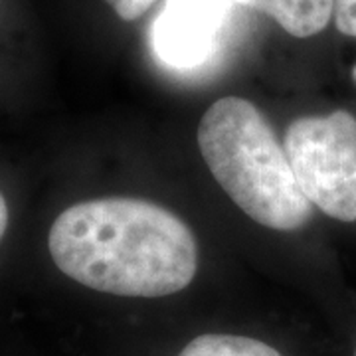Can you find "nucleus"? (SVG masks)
<instances>
[{
    "instance_id": "nucleus-1",
    "label": "nucleus",
    "mask_w": 356,
    "mask_h": 356,
    "mask_svg": "<svg viewBox=\"0 0 356 356\" xmlns=\"http://www.w3.org/2000/svg\"><path fill=\"white\" fill-rule=\"evenodd\" d=\"M65 277L117 297H166L188 287L198 267L192 229L159 204L109 196L67 206L48 232Z\"/></svg>"
},
{
    "instance_id": "nucleus-2",
    "label": "nucleus",
    "mask_w": 356,
    "mask_h": 356,
    "mask_svg": "<svg viewBox=\"0 0 356 356\" xmlns=\"http://www.w3.org/2000/svg\"><path fill=\"white\" fill-rule=\"evenodd\" d=\"M198 147L218 184L257 224L293 232L311 220L313 204L285 147L252 102L228 95L212 103L198 125Z\"/></svg>"
},
{
    "instance_id": "nucleus-3",
    "label": "nucleus",
    "mask_w": 356,
    "mask_h": 356,
    "mask_svg": "<svg viewBox=\"0 0 356 356\" xmlns=\"http://www.w3.org/2000/svg\"><path fill=\"white\" fill-rule=\"evenodd\" d=\"M285 153L307 200L327 216L356 222V117L348 111L295 119Z\"/></svg>"
},
{
    "instance_id": "nucleus-4",
    "label": "nucleus",
    "mask_w": 356,
    "mask_h": 356,
    "mask_svg": "<svg viewBox=\"0 0 356 356\" xmlns=\"http://www.w3.org/2000/svg\"><path fill=\"white\" fill-rule=\"evenodd\" d=\"M232 0H166L154 22V50L175 67L202 64L216 46Z\"/></svg>"
},
{
    "instance_id": "nucleus-5",
    "label": "nucleus",
    "mask_w": 356,
    "mask_h": 356,
    "mask_svg": "<svg viewBox=\"0 0 356 356\" xmlns=\"http://www.w3.org/2000/svg\"><path fill=\"white\" fill-rule=\"evenodd\" d=\"M273 18L295 38L321 34L332 18L334 0H232Z\"/></svg>"
},
{
    "instance_id": "nucleus-6",
    "label": "nucleus",
    "mask_w": 356,
    "mask_h": 356,
    "mask_svg": "<svg viewBox=\"0 0 356 356\" xmlns=\"http://www.w3.org/2000/svg\"><path fill=\"white\" fill-rule=\"evenodd\" d=\"M178 356H283L273 346L242 334H200Z\"/></svg>"
},
{
    "instance_id": "nucleus-7",
    "label": "nucleus",
    "mask_w": 356,
    "mask_h": 356,
    "mask_svg": "<svg viewBox=\"0 0 356 356\" xmlns=\"http://www.w3.org/2000/svg\"><path fill=\"white\" fill-rule=\"evenodd\" d=\"M332 18L341 34L356 38V0H334ZM353 79L356 83V65L353 67Z\"/></svg>"
},
{
    "instance_id": "nucleus-8",
    "label": "nucleus",
    "mask_w": 356,
    "mask_h": 356,
    "mask_svg": "<svg viewBox=\"0 0 356 356\" xmlns=\"http://www.w3.org/2000/svg\"><path fill=\"white\" fill-rule=\"evenodd\" d=\"M105 2L113 8V13L121 20L133 22L147 13L156 0H105Z\"/></svg>"
},
{
    "instance_id": "nucleus-9",
    "label": "nucleus",
    "mask_w": 356,
    "mask_h": 356,
    "mask_svg": "<svg viewBox=\"0 0 356 356\" xmlns=\"http://www.w3.org/2000/svg\"><path fill=\"white\" fill-rule=\"evenodd\" d=\"M8 222H10L8 202H6L4 194L0 192V242L4 240V234H6V229H8Z\"/></svg>"
},
{
    "instance_id": "nucleus-10",
    "label": "nucleus",
    "mask_w": 356,
    "mask_h": 356,
    "mask_svg": "<svg viewBox=\"0 0 356 356\" xmlns=\"http://www.w3.org/2000/svg\"><path fill=\"white\" fill-rule=\"evenodd\" d=\"M355 356H356V353H355Z\"/></svg>"
}]
</instances>
